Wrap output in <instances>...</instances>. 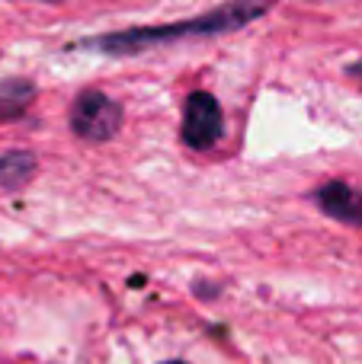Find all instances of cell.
Masks as SVG:
<instances>
[{
    "label": "cell",
    "mask_w": 362,
    "mask_h": 364,
    "mask_svg": "<svg viewBox=\"0 0 362 364\" xmlns=\"http://www.w3.org/2000/svg\"><path fill=\"white\" fill-rule=\"evenodd\" d=\"M279 0H224L215 10L199 13L190 19H177L167 26H135V29L119 32H100V36H87L74 42L71 48L81 51H100V55H141L157 45H173L180 38H212L224 36V32H237L244 26L257 23L267 16Z\"/></svg>",
    "instance_id": "1"
},
{
    "label": "cell",
    "mask_w": 362,
    "mask_h": 364,
    "mask_svg": "<svg viewBox=\"0 0 362 364\" xmlns=\"http://www.w3.org/2000/svg\"><path fill=\"white\" fill-rule=\"evenodd\" d=\"M71 132L87 144H106L119 134L125 109L119 100H113L103 90H83L77 100L71 102Z\"/></svg>",
    "instance_id": "2"
},
{
    "label": "cell",
    "mask_w": 362,
    "mask_h": 364,
    "mask_svg": "<svg viewBox=\"0 0 362 364\" xmlns=\"http://www.w3.org/2000/svg\"><path fill=\"white\" fill-rule=\"evenodd\" d=\"M224 134V112L218 100L205 90L190 93L183 106V128H180V141L190 151H212Z\"/></svg>",
    "instance_id": "3"
},
{
    "label": "cell",
    "mask_w": 362,
    "mask_h": 364,
    "mask_svg": "<svg viewBox=\"0 0 362 364\" xmlns=\"http://www.w3.org/2000/svg\"><path fill=\"white\" fill-rule=\"evenodd\" d=\"M311 198L327 218L340 220V224H350V227H362V188L350 186L343 179H331L314 188Z\"/></svg>",
    "instance_id": "4"
},
{
    "label": "cell",
    "mask_w": 362,
    "mask_h": 364,
    "mask_svg": "<svg viewBox=\"0 0 362 364\" xmlns=\"http://www.w3.org/2000/svg\"><path fill=\"white\" fill-rule=\"evenodd\" d=\"M36 93L38 87L29 77H6V80H0V122H13L19 115H26Z\"/></svg>",
    "instance_id": "5"
},
{
    "label": "cell",
    "mask_w": 362,
    "mask_h": 364,
    "mask_svg": "<svg viewBox=\"0 0 362 364\" xmlns=\"http://www.w3.org/2000/svg\"><path fill=\"white\" fill-rule=\"evenodd\" d=\"M38 170V160L32 151H6L0 154V188H6V192H16V188H23L26 182L36 176Z\"/></svg>",
    "instance_id": "6"
},
{
    "label": "cell",
    "mask_w": 362,
    "mask_h": 364,
    "mask_svg": "<svg viewBox=\"0 0 362 364\" xmlns=\"http://www.w3.org/2000/svg\"><path fill=\"white\" fill-rule=\"evenodd\" d=\"M346 74L353 77V80H359L362 83V61H356V64H350V68H346Z\"/></svg>",
    "instance_id": "7"
},
{
    "label": "cell",
    "mask_w": 362,
    "mask_h": 364,
    "mask_svg": "<svg viewBox=\"0 0 362 364\" xmlns=\"http://www.w3.org/2000/svg\"><path fill=\"white\" fill-rule=\"evenodd\" d=\"M164 364H186V361H164Z\"/></svg>",
    "instance_id": "8"
}]
</instances>
